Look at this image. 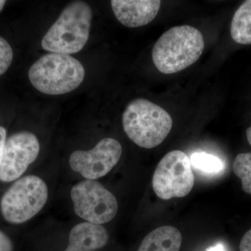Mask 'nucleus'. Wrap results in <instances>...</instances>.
Here are the masks:
<instances>
[{
    "mask_svg": "<svg viewBox=\"0 0 251 251\" xmlns=\"http://www.w3.org/2000/svg\"><path fill=\"white\" fill-rule=\"evenodd\" d=\"M40 144L35 135L27 131L14 133L5 142L0 164V181L11 182L21 177L35 161Z\"/></svg>",
    "mask_w": 251,
    "mask_h": 251,
    "instance_id": "nucleus-9",
    "label": "nucleus"
},
{
    "mask_svg": "<svg viewBox=\"0 0 251 251\" xmlns=\"http://www.w3.org/2000/svg\"><path fill=\"white\" fill-rule=\"evenodd\" d=\"M49 198L45 181L36 175L19 178L3 195L0 208L3 217L11 224L27 222L41 210Z\"/></svg>",
    "mask_w": 251,
    "mask_h": 251,
    "instance_id": "nucleus-5",
    "label": "nucleus"
},
{
    "mask_svg": "<svg viewBox=\"0 0 251 251\" xmlns=\"http://www.w3.org/2000/svg\"><path fill=\"white\" fill-rule=\"evenodd\" d=\"M182 236L173 226H162L149 233L138 251H179Z\"/></svg>",
    "mask_w": 251,
    "mask_h": 251,
    "instance_id": "nucleus-12",
    "label": "nucleus"
},
{
    "mask_svg": "<svg viewBox=\"0 0 251 251\" xmlns=\"http://www.w3.org/2000/svg\"><path fill=\"white\" fill-rule=\"evenodd\" d=\"M206 251H226V249L223 244H216L214 247L209 248Z\"/></svg>",
    "mask_w": 251,
    "mask_h": 251,
    "instance_id": "nucleus-20",
    "label": "nucleus"
},
{
    "mask_svg": "<svg viewBox=\"0 0 251 251\" xmlns=\"http://www.w3.org/2000/svg\"><path fill=\"white\" fill-rule=\"evenodd\" d=\"M71 198L76 215L91 224H106L118 210L115 196L95 180L85 179L74 185Z\"/></svg>",
    "mask_w": 251,
    "mask_h": 251,
    "instance_id": "nucleus-7",
    "label": "nucleus"
},
{
    "mask_svg": "<svg viewBox=\"0 0 251 251\" xmlns=\"http://www.w3.org/2000/svg\"><path fill=\"white\" fill-rule=\"evenodd\" d=\"M5 4H6V1H4V0H0V12L4 9Z\"/></svg>",
    "mask_w": 251,
    "mask_h": 251,
    "instance_id": "nucleus-22",
    "label": "nucleus"
},
{
    "mask_svg": "<svg viewBox=\"0 0 251 251\" xmlns=\"http://www.w3.org/2000/svg\"><path fill=\"white\" fill-rule=\"evenodd\" d=\"M92 9L85 1L70 3L46 32L43 49L52 53H77L83 49L90 36Z\"/></svg>",
    "mask_w": 251,
    "mask_h": 251,
    "instance_id": "nucleus-2",
    "label": "nucleus"
},
{
    "mask_svg": "<svg viewBox=\"0 0 251 251\" xmlns=\"http://www.w3.org/2000/svg\"><path fill=\"white\" fill-rule=\"evenodd\" d=\"M234 174L242 180V189L251 195V153H239L233 163Z\"/></svg>",
    "mask_w": 251,
    "mask_h": 251,
    "instance_id": "nucleus-15",
    "label": "nucleus"
},
{
    "mask_svg": "<svg viewBox=\"0 0 251 251\" xmlns=\"http://www.w3.org/2000/svg\"><path fill=\"white\" fill-rule=\"evenodd\" d=\"M14 52L7 41L0 36V75L4 74L11 66Z\"/></svg>",
    "mask_w": 251,
    "mask_h": 251,
    "instance_id": "nucleus-16",
    "label": "nucleus"
},
{
    "mask_svg": "<svg viewBox=\"0 0 251 251\" xmlns=\"http://www.w3.org/2000/svg\"><path fill=\"white\" fill-rule=\"evenodd\" d=\"M194 183L189 157L180 150H173L165 155L158 163L152 179L156 196L166 201L187 196Z\"/></svg>",
    "mask_w": 251,
    "mask_h": 251,
    "instance_id": "nucleus-6",
    "label": "nucleus"
},
{
    "mask_svg": "<svg viewBox=\"0 0 251 251\" xmlns=\"http://www.w3.org/2000/svg\"><path fill=\"white\" fill-rule=\"evenodd\" d=\"M204 49L201 31L190 25L175 26L163 33L155 43L153 64L163 74H176L198 61Z\"/></svg>",
    "mask_w": 251,
    "mask_h": 251,
    "instance_id": "nucleus-1",
    "label": "nucleus"
},
{
    "mask_svg": "<svg viewBox=\"0 0 251 251\" xmlns=\"http://www.w3.org/2000/svg\"><path fill=\"white\" fill-rule=\"evenodd\" d=\"M247 136L248 141H249L251 146V126L249 127L247 130Z\"/></svg>",
    "mask_w": 251,
    "mask_h": 251,
    "instance_id": "nucleus-21",
    "label": "nucleus"
},
{
    "mask_svg": "<svg viewBox=\"0 0 251 251\" xmlns=\"http://www.w3.org/2000/svg\"><path fill=\"white\" fill-rule=\"evenodd\" d=\"M109 235L101 225L80 223L73 227L64 251H96L106 245Z\"/></svg>",
    "mask_w": 251,
    "mask_h": 251,
    "instance_id": "nucleus-11",
    "label": "nucleus"
},
{
    "mask_svg": "<svg viewBox=\"0 0 251 251\" xmlns=\"http://www.w3.org/2000/svg\"><path fill=\"white\" fill-rule=\"evenodd\" d=\"M83 65L69 54L49 53L31 65L29 80L41 93L61 95L75 90L83 82Z\"/></svg>",
    "mask_w": 251,
    "mask_h": 251,
    "instance_id": "nucleus-4",
    "label": "nucleus"
},
{
    "mask_svg": "<svg viewBox=\"0 0 251 251\" xmlns=\"http://www.w3.org/2000/svg\"><path fill=\"white\" fill-rule=\"evenodd\" d=\"M0 251H14V246L10 238L0 230Z\"/></svg>",
    "mask_w": 251,
    "mask_h": 251,
    "instance_id": "nucleus-17",
    "label": "nucleus"
},
{
    "mask_svg": "<svg viewBox=\"0 0 251 251\" xmlns=\"http://www.w3.org/2000/svg\"><path fill=\"white\" fill-rule=\"evenodd\" d=\"M230 34L236 43L251 44V0L244 1L237 10L231 23Z\"/></svg>",
    "mask_w": 251,
    "mask_h": 251,
    "instance_id": "nucleus-13",
    "label": "nucleus"
},
{
    "mask_svg": "<svg viewBox=\"0 0 251 251\" xmlns=\"http://www.w3.org/2000/svg\"><path fill=\"white\" fill-rule=\"evenodd\" d=\"M6 130L4 127L0 126V164L2 159L3 151H4L5 142H6Z\"/></svg>",
    "mask_w": 251,
    "mask_h": 251,
    "instance_id": "nucleus-19",
    "label": "nucleus"
},
{
    "mask_svg": "<svg viewBox=\"0 0 251 251\" xmlns=\"http://www.w3.org/2000/svg\"><path fill=\"white\" fill-rule=\"evenodd\" d=\"M161 1L159 0H112L111 6L121 24L128 27L146 25L156 17Z\"/></svg>",
    "mask_w": 251,
    "mask_h": 251,
    "instance_id": "nucleus-10",
    "label": "nucleus"
},
{
    "mask_svg": "<svg viewBox=\"0 0 251 251\" xmlns=\"http://www.w3.org/2000/svg\"><path fill=\"white\" fill-rule=\"evenodd\" d=\"M122 154V145L111 138H103L92 150H77L71 154L69 165L84 178L96 180L103 177L113 169Z\"/></svg>",
    "mask_w": 251,
    "mask_h": 251,
    "instance_id": "nucleus-8",
    "label": "nucleus"
},
{
    "mask_svg": "<svg viewBox=\"0 0 251 251\" xmlns=\"http://www.w3.org/2000/svg\"><path fill=\"white\" fill-rule=\"evenodd\" d=\"M191 166L209 174H215L224 169V162L217 156L204 152L194 153L190 158Z\"/></svg>",
    "mask_w": 251,
    "mask_h": 251,
    "instance_id": "nucleus-14",
    "label": "nucleus"
},
{
    "mask_svg": "<svg viewBox=\"0 0 251 251\" xmlns=\"http://www.w3.org/2000/svg\"><path fill=\"white\" fill-rule=\"evenodd\" d=\"M240 251H251V229H249L241 240L239 245Z\"/></svg>",
    "mask_w": 251,
    "mask_h": 251,
    "instance_id": "nucleus-18",
    "label": "nucleus"
},
{
    "mask_svg": "<svg viewBox=\"0 0 251 251\" xmlns=\"http://www.w3.org/2000/svg\"><path fill=\"white\" fill-rule=\"evenodd\" d=\"M126 134L140 148L152 149L163 143L173 127V119L165 109L145 99H136L122 115Z\"/></svg>",
    "mask_w": 251,
    "mask_h": 251,
    "instance_id": "nucleus-3",
    "label": "nucleus"
}]
</instances>
